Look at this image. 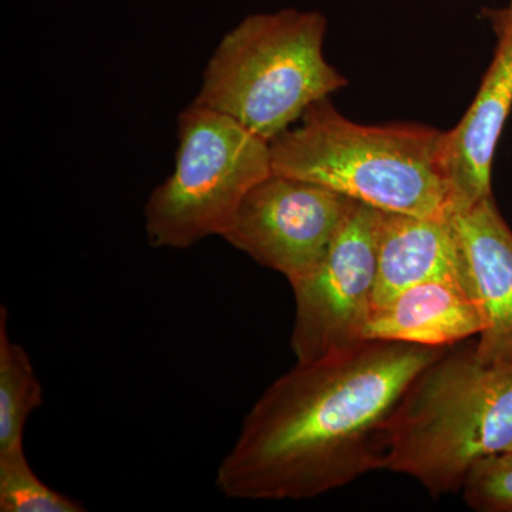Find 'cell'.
<instances>
[{
  "mask_svg": "<svg viewBox=\"0 0 512 512\" xmlns=\"http://www.w3.org/2000/svg\"><path fill=\"white\" fill-rule=\"evenodd\" d=\"M448 349L365 340L296 363L245 417L217 487L234 500H309L383 470L400 400Z\"/></svg>",
  "mask_w": 512,
  "mask_h": 512,
  "instance_id": "obj_1",
  "label": "cell"
},
{
  "mask_svg": "<svg viewBox=\"0 0 512 512\" xmlns=\"http://www.w3.org/2000/svg\"><path fill=\"white\" fill-rule=\"evenodd\" d=\"M301 120L269 143L274 173L312 181L380 211L436 220L454 214L446 131L357 124L328 99L309 107Z\"/></svg>",
  "mask_w": 512,
  "mask_h": 512,
  "instance_id": "obj_2",
  "label": "cell"
},
{
  "mask_svg": "<svg viewBox=\"0 0 512 512\" xmlns=\"http://www.w3.org/2000/svg\"><path fill=\"white\" fill-rule=\"evenodd\" d=\"M512 446V360L483 363L473 348L443 353L410 384L386 433L383 470L434 497L461 491L478 461Z\"/></svg>",
  "mask_w": 512,
  "mask_h": 512,
  "instance_id": "obj_3",
  "label": "cell"
},
{
  "mask_svg": "<svg viewBox=\"0 0 512 512\" xmlns=\"http://www.w3.org/2000/svg\"><path fill=\"white\" fill-rule=\"evenodd\" d=\"M328 20L316 10L255 13L222 37L192 103L227 114L271 143L303 113L348 86L323 55Z\"/></svg>",
  "mask_w": 512,
  "mask_h": 512,
  "instance_id": "obj_4",
  "label": "cell"
},
{
  "mask_svg": "<svg viewBox=\"0 0 512 512\" xmlns=\"http://www.w3.org/2000/svg\"><path fill=\"white\" fill-rule=\"evenodd\" d=\"M174 173L144 210L148 241L185 249L224 235L249 191L272 170L271 146L227 114L191 103L177 120Z\"/></svg>",
  "mask_w": 512,
  "mask_h": 512,
  "instance_id": "obj_5",
  "label": "cell"
},
{
  "mask_svg": "<svg viewBox=\"0 0 512 512\" xmlns=\"http://www.w3.org/2000/svg\"><path fill=\"white\" fill-rule=\"evenodd\" d=\"M355 204L323 185L272 173L248 192L222 238L293 285L322 264Z\"/></svg>",
  "mask_w": 512,
  "mask_h": 512,
  "instance_id": "obj_6",
  "label": "cell"
},
{
  "mask_svg": "<svg viewBox=\"0 0 512 512\" xmlns=\"http://www.w3.org/2000/svg\"><path fill=\"white\" fill-rule=\"evenodd\" d=\"M382 212L356 201L322 264L291 285L296 302L291 346L298 362L363 342L373 308Z\"/></svg>",
  "mask_w": 512,
  "mask_h": 512,
  "instance_id": "obj_7",
  "label": "cell"
},
{
  "mask_svg": "<svg viewBox=\"0 0 512 512\" xmlns=\"http://www.w3.org/2000/svg\"><path fill=\"white\" fill-rule=\"evenodd\" d=\"M464 279L480 303L485 328L474 343L483 363L512 360V231L494 197L451 215Z\"/></svg>",
  "mask_w": 512,
  "mask_h": 512,
  "instance_id": "obj_8",
  "label": "cell"
},
{
  "mask_svg": "<svg viewBox=\"0 0 512 512\" xmlns=\"http://www.w3.org/2000/svg\"><path fill=\"white\" fill-rule=\"evenodd\" d=\"M498 46L476 99L444 137V164L456 210L491 197V171L498 141L512 110V26L494 23Z\"/></svg>",
  "mask_w": 512,
  "mask_h": 512,
  "instance_id": "obj_9",
  "label": "cell"
},
{
  "mask_svg": "<svg viewBox=\"0 0 512 512\" xmlns=\"http://www.w3.org/2000/svg\"><path fill=\"white\" fill-rule=\"evenodd\" d=\"M483 309L460 279H433L397 293L373 308L363 330L365 340L410 343L448 349L480 336Z\"/></svg>",
  "mask_w": 512,
  "mask_h": 512,
  "instance_id": "obj_10",
  "label": "cell"
},
{
  "mask_svg": "<svg viewBox=\"0 0 512 512\" xmlns=\"http://www.w3.org/2000/svg\"><path fill=\"white\" fill-rule=\"evenodd\" d=\"M433 279L466 282L451 220L383 211L373 308L404 289Z\"/></svg>",
  "mask_w": 512,
  "mask_h": 512,
  "instance_id": "obj_11",
  "label": "cell"
},
{
  "mask_svg": "<svg viewBox=\"0 0 512 512\" xmlns=\"http://www.w3.org/2000/svg\"><path fill=\"white\" fill-rule=\"evenodd\" d=\"M42 384L22 346L10 340L8 311L0 309V453L23 447L26 420L42 406Z\"/></svg>",
  "mask_w": 512,
  "mask_h": 512,
  "instance_id": "obj_12",
  "label": "cell"
},
{
  "mask_svg": "<svg viewBox=\"0 0 512 512\" xmlns=\"http://www.w3.org/2000/svg\"><path fill=\"white\" fill-rule=\"evenodd\" d=\"M0 511L84 512L86 507L40 481L19 447L0 453Z\"/></svg>",
  "mask_w": 512,
  "mask_h": 512,
  "instance_id": "obj_13",
  "label": "cell"
},
{
  "mask_svg": "<svg viewBox=\"0 0 512 512\" xmlns=\"http://www.w3.org/2000/svg\"><path fill=\"white\" fill-rule=\"evenodd\" d=\"M461 493L471 510L512 512V450L478 461Z\"/></svg>",
  "mask_w": 512,
  "mask_h": 512,
  "instance_id": "obj_14",
  "label": "cell"
},
{
  "mask_svg": "<svg viewBox=\"0 0 512 512\" xmlns=\"http://www.w3.org/2000/svg\"><path fill=\"white\" fill-rule=\"evenodd\" d=\"M493 22L504 23V25L512 26V0H510V5H508V8L500 10V12L494 13Z\"/></svg>",
  "mask_w": 512,
  "mask_h": 512,
  "instance_id": "obj_15",
  "label": "cell"
},
{
  "mask_svg": "<svg viewBox=\"0 0 512 512\" xmlns=\"http://www.w3.org/2000/svg\"><path fill=\"white\" fill-rule=\"evenodd\" d=\"M510 450H512V446H511Z\"/></svg>",
  "mask_w": 512,
  "mask_h": 512,
  "instance_id": "obj_16",
  "label": "cell"
}]
</instances>
